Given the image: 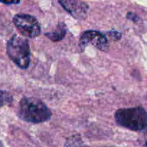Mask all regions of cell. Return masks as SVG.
<instances>
[{"label":"cell","mask_w":147,"mask_h":147,"mask_svg":"<svg viewBox=\"0 0 147 147\" xmlns=\"http://www.w3.org/2000/svg\"><path fill=\"white\" fill-rule=\"evenodd\" d=\"M7 53L9 57L22 69H26L30 65V50L27 40L18 35H14L7 45Z\"/></svg>","instance_id":"obj_3"},{"label":"cell","mask_w":147,"mask_h":147,"mask_svg":"<svg viewBox=\"0 0 147 147\" xmlns=\"http://www.w3.org/2000/svg\"><path fill=\"white\" fill-rule=\"evenodd\" d=\"M66 32V27L63 23L59 24L56 30L53 32H49L46 34V36L48 37L50 40H53L54 42L60 41V40H63L64 37L65 36Z\"/></svg>","instance_id":"obj_7"},{"label":"cell","mask_w":147,"mask_h":147,"mask_svg":"<svg viewBox=\"0 0 147 147\" xmlns=\"http://www.w3.org/2000/svg\"><path fill=\"white\" fill-rule=\"evenodd\" d=\"M13 23L19 32L27 37L34 38L38 37L41 32L37 19L30 14H17L13 18Z\"/></svg>","instance_id":"obj_4"},{"label":"cell","mask_w":147,"mask_h":147,"mask_svg":"<svg viewBox=\"0 0 147 147\" xmlns=\"http://www.w3.org/2000/svg\"><path fill=\"white\" fill-rule=\"evenodd\" d=\"M143 147H147V142H146V144H145V145H144V146Z\"/></svg>","instance_id":"obj_14"},{"label":"cell","mask_w":147,"mask_h":147,"mask_svg":"<svg viewBox=\"0 0 147 147\" xmlns=\"http://www.w3.org/2000/svg\"><path fill=\"white\" fill-rule=\"evenodd\" d=\"M20 0H0V2L5 4H19Z\"/></svg>","instance_id":"obj_9"},{"label":"cell","mask_w":147,"mask_h":147,"mask_svg":"<svg viewBox=\"0 0 147 147\" xmlns=\"http://www.w3.org/2000/svg\"><path fill=\"white\" fill-rule=\"evenodd\" d=\"M60 5L77 20L86 18L89 7L80 0H58Z\"/></svg>","instance_id":"obj_6"},{"label":"cell","mask_w":147,"mask_h":147,"mask_svg":"<svg viewBox=\"0 0 147 147\" xmlns=\"http://www.w3.org/2000/svg\"><path fill=\"white\" fill-rule=\"evenodd\" d=\"M0 147H3V145H2V144H1V142H0Z\"/></svg>","instance_id":"obj_13"},{"label":"cell","mask_w":147,"mask_h":147,"mask_svg":"<svg viewBox=\"0 0 147 147\" xmlns=\"http://www.w3.org/2000/svg\"><path fill=\"white\" fill-rule=\"evenodd\" d=\"M115 119L120 126L136 131L147 126V113L142 107L119 109L115 113Z\"/></svg>","instance_id":"obj_2"},{"label":"cell","mask_w":147,"mask_h":147,"mask_svg":"<svg viewBox=\"0 0 147 147\" xmlns=\"http://www.w3.org/2000/svg\"><path fill=\"white\" fill-rule=\"evenodd\" d=\"M111 35L112 36V37L113 38H115V39H117V40H119V38H121V33L118 32H112L111 33Z\"/></svg>","instance_id":"obj_11"},{"label":"cell","mask_w":147,"mask_h":147,"mask_svg":"<svg viewBox=\"0 0 147 147\" xmlns=\"http://www.w3.org/2000/svg\"><path fill=\"white\" fill-rule=\"evenodd\" d=\"M145 138H146V142H147V130H146V134H145Z\"/></svg>","instance_id":"obj_12"},{"label":"cell","mask_w":147,"mask_h":147,"mask_svg":"<svg viewBox=\"0 0 147 147\" xmlns=\"http://www.w3.org/2000/svg\"><path fill=\"white\" fill-rule=\"evenodd\" d=\"M90 43L101 51H106L109 47L108 40L106 36L100 32L94 30L84 32L80 37L79 45L82 50H83Z\"/></svg>","instance_id":"obj_5"},{"label":"cell","mask_w":147,"mask_h":147,"mask_svg":"<svg viewBox=\"0 0 147 147\" xmlns=\"http://www.w3.org/2000/svg\"><path fill=\"white\" fill-rule=\"evenodd\" d=\"M127 18L129 19V20H133V21H136V20H138L137 15H136V14H134V13H132V12L128 13Z\"/></svg>","instance_id":"obj_10"},{"label":"cell","mask_w":147,"mask_h":147,"mask_svg":"<svg viewBox=\"0 0 147 147\" xmlns=\"http://www.w3.org/2000/svg\"><path fill=\"white\" fill-rule=\"evenodd\" d=\"M18 115L24 121L40 123L48 121L52 116V113L40 99L33 97H24L20 102Z\"/></svg>","instance_id":"obj_1"},{"label":"cell","mask_w":147,"mask_h":147,"mask_svg":"<svg viewBox=\"0 0 147 147\" xmlns=\"http://www.w3.org/2000/svg\"><path fill=\"white\" fill-rule=\"evenodd\" d=\"M12 96L7 91L0 90V108L11 103Z\"/></svg>","instance_id":"obj_8"}]
</instances>
